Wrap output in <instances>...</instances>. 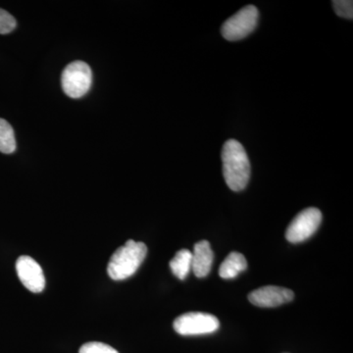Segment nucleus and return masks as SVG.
Segmentation results:
<instances>
[{"label": "nucleus", "instance_id": "obj_1", "mask_svg": "<svg viewBox=\"0 0 353 353\" xmlns=\"http://www.w3.org/2000/svg\"><path fill=\"white\" fill-rule=\"evenodd\" d=\"M223 175L228 187L234 192L245 189L250 178V162L245 148L236 139H229L223 145Z\"/></svg>", "mask_w": 353, "mask_h": 353}, {"label": "nucleus", "instance_id": "obj_2", "mask_svg": "<svg viewBox=\"0 0 353 353\" xmlns=\"http://www.w3.org/2000/svg\"><path fill=\"white\" fill-rule=\"evenodd\" d=\"M148 246L145 243L129 240L120 246L111 256L108 266L109 277L123 281L132 277L145 259Z\"/></svg>", "mask_w": 353, "mask_h": 353}, {"label": "nucleus", "instance_id": "obj_3", "mask_svg": "<svg viewBox=\"0 0 353 353\" xmlns=\"http://www.w3.org/2000/svg\"><path fill=\"white\" fill-rule=\"evenodd\" d=\"M92 83V69L85 62L78 60L65 67L61 77L62 88L71 99H81L87 94Z\"/></svg>", "mask_w": 353, "mask_h": 353}, {"label": "nucleus", "instance_id": "obj_4", "mask_svg": "<svg viewBox=\"0 0 353 353\" xmlns=\"http://www.w3.org/2000/svg\"><path fill=\"white\" fill-rule=\"evenodd\" d=\"M259 9L248 6L229 18L221 28L223 38L229 41H241L250 36L259 23Z\"/></svg>", "mask_w": 353, "mask_h": 353}, {"label": "nucleus", "instance_id": "obj_5", "mask_svg": "<svg viewBox=\"0 0 353 353\" xmlns=\"http://www.w3.org/2000/svg\"><path fill=\"white\" fill-rule=\"evenodd\" d=\"M174 330L182 336L212 334L220 327L214 315L202 312H189L179 316L174 321Z\"/></svg>", "mask_w": 353, "mask_h": 353}, {"label": "nucleus", "instance_id": "obj_6", "mask_svg": "<svg viewBox=\"0 0 353 353\" xmlns=\"http://www.w3.org/2000/svg\"><path fill=\"white\" fill-rule=\"evenodd\" d=\"M322 222V213L318 208H309L299 212L290 222L285 238L292 243L307 240L315 234Z\"/></svg>", "mask_w": 353, "mask_h": 353}, {"label": "nucleus", "instance_id": "obj_7", "mask_svg": "<svg viewBox=\"0 0 353 353\" xmlns=\"http://www.w3.org/2000/svg\"><path fill=\"white\" fill-rule=\"evenodd\" d=\"M16 271L21 283L30 292L39 294L46 288V278L38 262L31 256L22 255L16 262Z\"/></svg>", "mask_w": 353, "mask_h": 353}, {"label": "nucleus", "instance_id": "obj_8", "mask_svg": "<svg viewBox=\"0 0 353 353\" xmlns=\"http://www.w3.org/2000/svg\"><path fill=\"white\" fill-rule=\"evenodd\" d=\"M292 290L276 285H266L253 290L248 294V299L253 305L259 307H277L294 299Z\"/></svg>", "mask_w": 353, "mask_h": 353}, {"label": "nucleus", "instance_id": "obj_9", "mask_svg": "<svg viewBox=\"0 0 353 353\" xmlns=\"http://www.w3.org/2000/svg\"><path fill=\"white\" fill-rule=\"evenodd\" d=\"M192 269L197 278H204L210 273L214 253L208 241H201L194 245L192 252Z\"/></svg>", "mask_w": 353, "mask_h": 353}, {"label": "nucleus", "instance_id": "obj_10", "mask_svg": "<svg viewBox=\"0 0 353 353\" xmlns=\"http://www.w3.org/2000/svg\"><path fill=\"white\" fill-rule=\"evenodd\" d=\"M248 268L245 257L240 252H231L221 264L219 275L222 279H234Z\"/></svg>", "mask_w": 353, "mask_h": 353}, {"label": "nucleus", "instance_id": "obj_11", "mask_svg": "<svg viewBox=\"0 0 353 353\" xmlns=\"http://www.w3.org/2000/svg\"><path fill=\"white\" fill-rule=\"evenodd\" d=\"M192 252L189 250H179L170 261L172 273L180 280H185L192 269Z\"/></svg>", "mask_w": 353, "mask_h": 353}, {"label": "nucleus", "instance_id": "obj_12", "mask_svg": "<svg viewBox=\"0 0 353 353\" xmlns=\"http://www.w3.org/2000/svg\"><path fill=\"white\" fill-rule=\"evenodd\" d=\"M15 134L12 126L0 118V152L11 154L16 150Z\"/></svg>", "mask_w": 353, "mask_h": 353}, {"label": "nucleus", "instance_id": "obj_13", "mask_svg": "<svg viewBox=\"0 0 353 353\" xmlns=\"http://www.w3.org/2000/svg\"><path fill=\"white\" fill-rule=\"evenodd\" d=\"M79 353H119L115 348L106 345V343H99V341H90L85 343L81 347Z\"/></svg>", "mask_w": 353, "mask_h": 353}, {"label": "nucleus", "instance_id": "obj_14", "mask_svg": "<svg viewBox=\"0 0 353 353\" xmlns=\"http://www.w3.org/2000/svg\"><path fill=\"white\" fill-rule=\"evenodd\" d=\"M333 7L336 15L345 19L352 20L353 1L352 0H334Z\"/></svg>", "mask_w": 353, "mask_h": 353}, {"label": "nucleus", "instance_id": "obj_15", "mask_svg": "<svg viewBox=\"0 0 353 353\" xmlns=\"http://www.w3.org/2000/svg\"><path fill=\"white\" fill-rule=\"evenodd\" d=\"M17 26L15 18L10 13L0 8V34H9Z\"/></svg>", "mask_w": 353, "mask_h": 353}]
</instances>
